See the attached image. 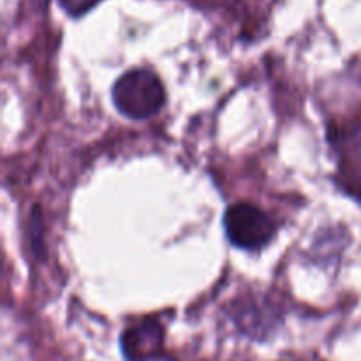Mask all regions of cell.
<instances>
[{
  "label": "cell",
  "instance_id": "obj_1",
  "mask_svg": "<svg viewBox=\"0 0 361 361\" xmlns=\"http://www.w3.org/2000/svg\"><path fill=\"white\" fill-rule=\"evenodd\" d=\"M113 102L127 118L147 120L161 111L166 102V92L154 71L136 67L116 80Z\"/></svg>",
  "mask_w": 361,
  "mask_h": 361
},
{
  "label": "cell",
  "instance_id": "obj_2",
  "mask_svg": "<svg viewBox=\"0 0 361 361\" xmlns=\"http://www.w3.org/2000/svg\"><path fill=\"white\" fill-rule=\"evenodd\" d=\"M224 228L229 242L243 250H261L275 236V224L259 207L236 203L224 215Z\"/></svg>",
  "mask_w": 361,
  "mask_h": 361
},
{
  "label": "cell",
  "instance_id": "obj_3",
  "mask_svg": "<svg viewBox=\"0 0 361 361\" xmlns=\"http://www.w3.org/2000/svg\"><path fill=\"white\" fill-rule=\"evenodd\" d=\"M164 331L159 323H140L127 328L120 338L123 356L129 361H147L155 358L162 349Z\"/></svg>",
  "mask_w": 361,
  "mask_h": 361
},
{
  "label": "cell",
  "instance_id": "obj_4",
  "mask_svg": "<svg viewBox=\"0 0 361 361\" xmlns=\"http://www.w3.org/2000/svg\"><path fill=\"white\" fill-rule=\"evenodd\" d=\"M99 0H59V6L71 18H80L92 9Z\"/></svg>",
  "mask_w": 361,
  "mask_h": 361
},
{
  "label": "cell",
  "instance_id": "obj_5",
  "mask_svg": "<svg viewBox=\"0 0 361 361\" xmlns=\"http://www.w3.org/2000/svg\"><path fill=\"white\" fill-rule=\"evenodd\" d=\"M35 4H37V6H44L46 2H48V0H34Z\"/></svg>",
  "mask_w": 361,
  "mask_h": 361
}]
</instances>
